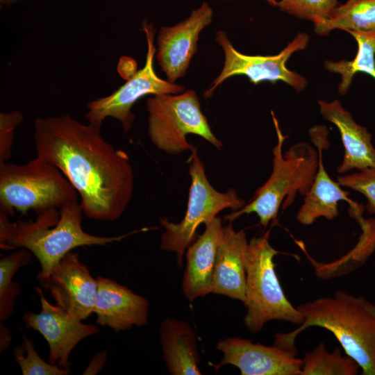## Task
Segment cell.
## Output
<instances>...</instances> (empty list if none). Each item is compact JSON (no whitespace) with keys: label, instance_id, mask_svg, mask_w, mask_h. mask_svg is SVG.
<instances>
[{"label":"cell","instance_id":"obj_1","mask_svg":"<svg viewBox=\"0 0 375 375\" xmlns=\"http://www.w3.org/2000/svg\"><path fill=\"white\" fill-rule=\"evenodd\" d=\"M37 156L58 168L77 191L88 218L115 221L128 206L134 172L126 151L101 135V126L69 115L39 117L34 123Z\"/></svg>","mask_w":375,"mask_h":375},{"label":"cell","instance_id":"obj_2","mask_svg":"<svg viewBox=\"0 0 375 375\" xmlns=\"http://www.w3.org/2000/svg\"><path fill=\"white\" fill-rule=\"evenodd\" d=\"M83 213L79 202H74L60 210L44 211L34 221L13 223L8 215L0 211V247L3 250L26 248L31 251L40 265L37 278L47 290L53 269L72 249L107 245L136 232L112 237L90 234L83 229Z\"/></svg>","mask_w":375,"mask_h":375},{"label":"cell","instance_id":"obj_3","mask_svg":"<svg viewBox=\"0 0 375 375\" xmlns=\"http://www.w3.org/2000/svg\"><path fill=\"white\" fill-rule=\"evenodd\" d=\"M297 308L303 322L292 332L276 333L274 344L297 353L294 341L299 333L311 326L324 328L358 362L362 374L375 375V304L338 290L332 297L318 298Z\"/></svg>","mask_w":375,"mask_h":375},{"label":"cell","instance_id":"obj_4","mask_svg":"<svg viewBox=\"0 0 375 375\" xmlns=\"http://www.w3.org/2000/svg\"><path fill=\"white\" fill-rule=\"evenodd\" d=\"M271 112L277 135L276 144L272 149V172L248 203L225 216L224 219L228 222L244 214L254 212L259 218L260 224L266 227L276 218L281 206L285 210L292 204L297 194L305 196L315 178L319 162L318 151L308 143L299 142L283 153L287 136L283 134L273 111Z\"/></svg>","mask_w":375,"mask_h":375},{"label":"cell","instance_id":"obj_5","mask_svg":"<svg viewBox=\"0 0 375 375\" xmlns=\"http://www.w3.org/2000/svg\"><path fill=\"white\" fill-rule=\"evenodd\" d=\"M79 195L61 171L36 156L25 164L0 165V211L8 216L38 215L78 202Z\"/></svg>","mask_w":375,"mask_h":375},{"label":"cell","instance_id":"obj_6","mask_svg":"<svg viewBox=\"0 0 375 375\" xmlns=\"http://www.w3.org/2000/svg\"><path fill=\"white\" fill-rule=\"evenodd\" d=\"M269 233L249 241L246 274L247 313L244 323L252 333L270 320L301 324L303 317L285 297L275 272L274 258L278 251L269 242Z\"/></svg>","mask_w":375,"mask_h":375},{"label":"cell","instance_id":"obj_7","mask_svg":"<svg viewBox=\"0 0 375 375\" xmlns=\"http://www.w3.org/2000/svg\"><path fill=\"white\" fill-rule=\"evenodd\" d=\"M147 110L148 135L158 149L172 155L192 151L194 147L188 142V134L199 135L217 149L222 148L194 90L152 95L147 99Z\"/></svg>","mask_w":375,"mask_h":375},{"label":"cell","instance_id":"obj_8","mask_svg":"<svg viewBox=\"0 0 375 375\" xmlns=\"http://www.w3.org/2000/svg\"><path fill=\"white\" fill-rule=\"evenodd\" d=\"M189 173L191 185L183 219L179 223L169 222L165 218L160 219V224L164 228L160 238V248L165 251L174 252L178 266H182L185 251L195 240L196 231L201 224L210 221L226 208L235 211L246 204L233 188L220 192L210 185L196 148L192 151Z\"/></svg>","mask_w":375,"mask_h":375},{"label":"cell","instance_id":"obj_9","mask_svg":"<svg viewBox=\"0 0 375 375\" xmlns=\"http://www.w3.org/2000/svg\"><path fill=\"white\" fill-rule=\"evenodd\" d=\"M142 26L147 42L144 67L110 95L96 99L87 104L88 112L85 117L88 123L101 126L106 118L112 117L120 121L124 132L128 133L135 118L131 108L140 99L147 95L184 92L182 85L163 80L156 74L153 65L156 51L153 43L156 29L147 20H144Z\"/></svg>","mask_w":375,"mask_h":375},{"label":"cell","instance_id":"obj_10","mask_svg":"<svg viewBox=\"0 0 375 375\" xmlns=\"http://www.w3.org/2000/svg\"><path fill=\"white\" fill-rule=\"evenodd\" d=\"M215 40L224 51V62L220 74L204 92L206 98L210 97L226 79L233 76H245L254 85L265 81L272 83L282 81L298 92L306 88L307 81L305 77L290 70L286 62L292 53L306 49L309 42L307 34L299 33L278 54L269 56H249L239 52L223 31H217Z\"/></svg>","mask_w":375,"mask_h":375},{"label":"cell","instance_id":"obj_11","mask_svg":"<svg viewBox=\"0 0 375 375\" xmlns=\"http://www.w3.org/2000/svg\"><path fill=\"white\" fill-rule=\"evenodd\" d=\"M35 291L40 297L41 310L38 313L25 312L24 325L39 332L47 340L51 364L69 368V358L74 348L84 338L98 334L100 329L94 324L83 323L60 306L52 305L39 288H35Z\"/></svg>","mask_w":375,"mask_h":375},{"label":"cell","instance_id":"obj_12","mask_svg":"<svg viewBox=\"0 0 375 375\" xmlns=\"http://www.w3.org/2000/svg\"><path fill=\"white\" fill-rule=\"evenodd\" d=\"M216 348L223 353L213 365L216 371L231 365L242 375H301L303 360L297 357V353L275 344L265 346L236 337L219 340Z\"/></svg>","mask_w":375,"mask_h":375},{"label":"cell","instance_id":"obj_13","mask_svg":"<svg viewBox=\"0 0 375 375\" xmlns=\"http://www.w3.org/2000/svg\"><path fill=\"white\" fill-rule=\"evenodd\" d=\"M212 18V10L204 2L185 20L160 28L155 56L168 81L175 83L185 75L192 56L197 52L199 34Z\"/></svg>","mask_w":375,"mask_h":375},{"label":"cell","instance_id":"obj_14","mask_svg":"<svg viewBox=\"0 0 375 375\" xmlns=\"http://www.w3.org/2000/svg\"><path fill=\"white\" fill-rule=\"evenodd\" d=\"M56 304L80 320L94 313L97 279L81 261L78 252L66 254L53 269L48 289Z\"/></svg>","mask_w":375,"mask_h":375},{"label":"cell","instance_id":"obj_15","mask_svg":"<svg viewBox=\"0 0 375 375\" xmlns=\"http://www.w3.org/2000/svg\"><path fill=\"white\" fill-rule=\"evenodd\" d=\"M97 279L98 291L94 313L97 324L119 332L148 324L147 299L110 278L98 276Z\"/></svg>","mask_w":375,"mask_h":375},{"label":"cell","instance_id":"obj_16","mask_svg":"<svg viewBox=\"0 0 375 375\" xmlns=\"http://www.w3.org/2000/svg\"><path fill=\"white\" fill-rule=\"evenodd\" d=\"M249 242L244 230L235 231L232 222L223 227L217 249L212 293L246 301V274Z\"/></svg>","mask_w":375,"mask_h":375},{"label":"cell","instance_id":"obj_17","mask_svg":"<svg viewBox=\"0 0 375 375\" xmlns=\"http://www.w3.org/2000/svg\"><path fill=\"white\" fill-rule=\"evenodd\" d=\"M204 224V232L187 248L185 255L182 288L190 301L212 293L217 253L223 235L220 217Z\"/></svg>","mask_w":375,"mask_h":375},{"label":"cell","instance_id":"obj_18","mask_svg":"<svg viewBox=\"0 0 375 375\" xmlns=\"http://www.w3.org/2000/svg\"><path fill=\"white\" fill-rule=\"evenodd\" d=\"M323 128V126L315 127L310 132L318 151L319 162L313 182L297 215V221L303 225L312 224L319 217L333 219L338 215V202L340 201H346L349 205L353 203L347 197L349 192L333 181L324 168L322 152L329 144L326 138L328 131Z\"/></svg>","mask_w":375,"mask_h":375},{"label":"cell","instance_id":"obj_19","mask_svg":"<svg viewBox=\"0 0 375 375\" xmlns=\"http://www.w3.org/2000/svg\"><path fill=\"white\" fill-rule=\"evenodd\" d=\"M322 115L338 129L344 149L342 162L338 168L339 174L353 169L359 171L375 167V148L372 134L365 127L358 124L351 114L346 110L339 100H318Z\"/></svg>","mask_w":375,"mask_h":375},{"label":"cell","instance_id":"obj_20","mask_svg":"<svg viewBox=\"0 0 375 375\" xmlns=\"http://www.w3.org/2000/svg\"><path fill=\"white\" fill-rule=\"evenodd\" d=\"M163 359L172 375H200V356L192 327L183 320L166 318L159 329Z\"/></svg>","mask_w":375,"mask_h":375},{"label":"cell","instance_id":"obj_21","mask_svg":"<svg viewBox=\"0 0 375 375\" xmlns=\"http://www.w3.org/2000/svg\"><path fill=\"white\" fill-rule=\"evenodd\" d=\"M315 32L326 36L335 29L375 36V0H348L339 5L327 19L313 22Z\"/></svg>","mask_w":375,"mask_h":375},{"label":"cell","instance_id":"obj_22","mask_svg":"<svg viewBox=\"0 0 375 375\" xmlns=\"http://www.w3.org/2000/svg\"><path fill=\"white\" fill-rule=\"evenodd\" d=\"M358 44L356 56L352 60H341L324 62L326 70L341 75L338 92L344 95L349 90L354 75L367 74L375 79V36L360 32L349 31Z\"/></svg>","mask_w":375,"mask_h":375},{"label":"cell","instance_id":"obj_23","mask_svg":"<svg viewBox=\"0 0 375 375\" xmlns=\"http://www.w3.org/2000/svg\"><path fill=\"white\" fill-rule=\"evenodd\" d=\"M363 230V235L356 250L339 260L328 263L314 262L315 273L321 278L340 276L360 266L375 249V220L357 219Z\"/></svg>","mask_w":375,"mask_h":375},{"label":"cell","instance_id":"obj_24","mask_svg":"<svg viewBox=\"0 0 375 375\" xmlns=\"http://www.w3.org/2000/svg\"><path fill=\"white\" fill-rule=\"evenodd\" d=\"M360 368L353 358L343 356L340 348L328 352L321 342L305 354L301 375H355Z\"/></svg>","mask_w":375,"mask_h":375},{"label":"cell","instance_id":"obj_25","mask_svg":"<svg viewBox=\"0 0 375 375\" xmlns=\"http://www.w3.org/2000/svg\"><path fill=\"white\" fill-rule=\"evenodd\" d=\"M13 353L23 375H68L71 372L69 368L60 367L42 359L33 341L24 335L22 346L16 347Z\"/></svg>","mask_w":375,"mask_h":375},{"label":"cell","instance_id":"obj_26","mask_svg":"<svg viewBox=\"0 0 375 375\" xmlns=\"http://www.w3.org/2000/svg\"><path fill=\"white\" fill-rule=\"evenodd\" d=\"M338 6L337 0H281L277 5L283 12L312 22L328 18Z\"/></svg>","mask_w":375,"mask_h":375},{"label":"cell","instance_id":"obj_27","mask_svg":"<svg viewBox=\"0 0 375 375\" xmlns=\"http://www.w3.org/2000/svg\"><path fill=\"white\" fill-rule=\"evenodd\" d=\"M337 182L362 194L367 199V210L375 215V167H368L351 174L338 176Z\"/></svg>","mask_w":375,"mask_h":375},{"label":"cell","instance_id":"obj_28","mask_svg":"<svg viewBox=\"0 0 375 375\" xmlns=\"http://www.w3.org/2000/svg\"><path fill=\"white\" fill-rule=\"evenodd\" d=\"M32 255L33 254L28 249L19 248L17 251L0 260V293L15 283L16 281H12L15 274L19 269L30 262Z\"/></svg>","mask_w":375,"mask_h":375},{"label":"cell","instance_id":"obj_29","mask_svg":"<svg viewBox=\"0 0 375 375\" xmlns=\"http://www.w3.org/2000/svg\"><path fill=\"white\" fill-rule=\"evenodd\" d=\"M23 119L18 110L0 113V165L8 162L12 156L14 131Z\"/></svg>","mask_w":375,"mask_h":375},{"label":"cell","instance_id":"obj_30","mask_svg":"<svg viewBox=\"0 0 375 375\" xmlns=\"http://www.w3.org/2000/svg\"><path fill=\"white\" fill-rule=\"evenodd\" d=\"M107 352L101 351L97 353L91 360L85 369L82 373L83 375L97 374L104 367L107 360Z\"/></svg>","mask_w":375,"mask_h":375},{"label":"cell","instance_id":"obj_31","mask_svg":"<svg viewBox=\"0 0 375 375\" xmlns=\"http://www.w3.org/2000/svg\"><path fill=\"white\" fill-rule=\"evenodd\" d=\"M12 335L10 329L0 322V352L6 351L10 346Z\"/></svg>","mask_w":375,"mask_h":375},{"label":"cell","instance_id":"obj_32","mask_svg":"<svg viewBox=\"0 0 375 375\" xmlns=\"http://www.w3.org/2000/svg\"><path fill=\"white\" fill-rule=\"evenodd\" d=\"M17 1L18 0H0V2L1 4H3L5 6H10V4H12Z\"/></svg>","mask_w":375,"mask_h":375},{"label":"cell","instance_id":"obj_33","mask_svg":"<svg viewBox=\"0 0 375 375\" xmlns=\"http://www.w3.org/2000/svg\"><path fill=\"white\" fill-rule=\"evenodd\" d=\"M228 1V0H226ZM269 5L272 6H277L278 1L276 0H265Z\"/></svg>","mask_w":375,"mask_h":375}]
</instances>
